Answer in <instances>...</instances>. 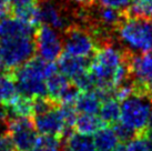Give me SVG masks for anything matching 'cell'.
I'll use <instances>...</instances> for the list:
<instances>
[{
    "mask_svg": "<svg viewBox=\"0 0 152 151\" xmlns=\"http://www.w3.org/2000/svg\"><path fill=\"white\" fill-rule=\"evenodd\" d=\"M10 10L15 17L37 27L40 25L37 0H10Z\"/></svg>",
    "mask_w": 152,
    "mask_h": 151,
    "instance_id": "obj_13",
    "label": "cell"
},
{
    "mask_svg": "<svg viewBox=\"0 0 152 151\" xmlns=\"http://www.w3.org/2000/svg\"><path fill=\"white\" fill-rule=\"evenodd\" d=\"M149 129L152 130V109H151V113H150V119H149Z\"/></svg>",
    "mask_w": 152,
    "mask_h": 151,
    "instance_id": "obj_27",
    "label": "cell"
},
{
    "mask_svg": "<svg viewBox=\"0 0 152 151\" xmlns=\"http://www.w3.org/2000/svg\"><path fill=\"white\" fill-rule=\"evenodd\" d=\"M10 11V0H0V18L7 16Z\"/></svg>",
    "mask_w": 152,
    "mask_h": 151,
    "instance_id": "obj_25",
    "label": "cell"
},
{
    "mask_svg": "<svg viewBox=\"0 0 152 151\" xmlns=\"http://www.w3.org/2000/svg\"><path fill=\"white\" fill-rule=\"evenodd\" d=\"M7 131L16 151H30L38 137L31 117L8 118Z\"/></svg>",
    "mask_w": 152,
    "mask_h": 151,
    "instance_id": "obj_10",
    "label": "cell"
},
{
    "mask_svg": "<svg viewBox=\"0 0 152 151\" xmlns=\"http://www.w3.org/2000/svg\"><path fill=\"white\" fill-rule=\"evenodd\" d=\"M31 119L40 134L62 139L71 130L64 118L61 106L48 97L36 98L34 100Z\"/></svg>",
    "mask_w": 152,
    "mask_h": 151,
    "instance_id": "obj_4",
    "label": "cell"
},
{
    "mask_svg": "<svg viewBox=\"0 0 152 151\" xmlns=\"http://www.w3.org/2000/svg\"><path fill=\"white\" fill-rule=\"evenodd\" d=\"M103 126L106 125L98 117V114H91V113H79L78 114L77 113L72 128L79 133L92 136Z\"/></svg>",
    "mask_w": 152,
    "mask_h": 151,
    "instance_id": "obj_16",
    "label": "cell"
},
{
    "mask_svg": "<svg viewBox=\"0 0 152 151\" xmlns=\"http://www.w3.org/2000/svg\"><path fill=\"white\" fill-rule=\"evenodd\" d=\"M98 19L104 27H118L124 19V15L122 11L100 6V9L98 10Z\"/></svg>",
    "mask_w": 152,
    "mask_h": 151,
    "instance_id": "obj_19",
    "label": "cell"
},
{
    "mask_svg": "<svg viewBox=\"0 0 152 151\" xmlns=\"http://www.w3.org/2000/svg\"><path fill=\"white\" fill-rule=\"evenodd\" d=\"M57 60L58 62L56 66H57L58 71L66 76L70 81L89 70L90 59L80 58V57L68 55L64 52Z\"/></svg>",
    "mask_w": 152,
    "mask_h": 151,
    "instance_id": "obj_11",
    "label": "cell"
},
{
    "mask_svg": "<svg viewBox=\"0 0 152 151\" xmlns=\"http://www.w3.org/2000/svg\"><path fill=\"white\" fill-rule=\"evenodd\" d=\"M93 134L92 139L97 151H113L120 143V139L111 126L101 127Z\"/></svg>",
    "mask_w": 152,
    "mask_h": 151,
    "instance_id": "obj_15",
    "label": "cell"
},
{
    "mask_svg": "<svg viewBox=\"0 0 152 151\" xmlns=\"http://www.w3.org/2000/svg\"><path fill=\"white\" fill-rule=\"evenodd\" d=\"M7 120H0V151H16L7 131Z\"/></svg>",
    "mask_w": 152,
    "mask_h": 151,
    "instance_id": "obj_23",
    "label": "cell"
},
{
    "mask_svg": "<svg viewBox=\"0 0 152 151\" xmlns=\"http://www.w3.org/2000/svg\"><path fill=\"white\" fill-rule=\"evenodd\" d=\"M57 70L55 62L32 58L11 71L19 93L29 98L48 97L46 80Z\"/></svg>",
    "mask_w": 152,
    "mask_h": 151,
    "instance_id": "obj_3",
    "label": "cell"
},
{
    "mask_svg": "<svg viewBox=\"0 0 152 151\" xmlns=\"http://www.w3.org/2000/svg\"><path fill=\"white\" fill-rule=\"evenodd\" d=\"M2 69H4V65H2L1 60H0V72H2Z\"/></svg>",
    "mask_w": 152,
    "mask_h": 151,
    "instance_id": "obj_28",
    "label": "cell"
},
{
    "mask_svg": "<svg viewBox=\"0 0 152 151\" xmlns=\"http://www.w3.org/2000/svg\"><path fill=\"white\" fill-rule=\"evenodd\" d=\"M124 143L126 151H152V140L147 132L134 136Z\"/></svg>",
    "mask_w": 152,
    "mask_h": 151,
    "instance_id": "obj_22",
    "label": "cell"
},
{
    "mask_svg": "<svg viewBox=\"0 0 152 151\" xmlns=\"http://www.w3.org/2000/svg\"><path fill=\"white\" fill-rule=\"evenodd\" d=\"M96 38L88 30L80 27H70L64 37V50L66 54L80 58L90 59L98 48Z\"/></svg>",
    "mask_w": 152,
    "mask_h": 151,
    "instance_id": "obj_9",
    "label": "cell"
},
{
    "mask_svg": "<svg viewBox=\"0 0 152 151\" xmlns=\"http://www.w3.org/2000/svg\"><path fill=\"white\" fill-rule=\"evenodd\" d=\"M34 48L39 58L55 62L64 51V38L59 30L42 23L34 32Z\"/></svg>",
    "mask_w": 152,
    "mask_h": 151,
    "instance_id": "obj_8",
    "label": "cell"
},
{
    "mask_svg": "<svg viewBox=\"0 0 152 151\" xmlns=\"http://www.w3.org/2000/svg\"><path fill=\"white\" fill-rule=\"evenodd\" d=\"M61 151H97L91 136L69 132L62 138Z\"/></svg>",
    "mask_w": 152,
    "mask_h": 151,
    "instance_id": "obj_14",
    "label": "cell"
},
{
    "mask_svg": "<svg viewBox=\"0 0 152 151\" xmlns=\"http://www.w3.org/2000/svg\"><path fill=\"white\" fill-rule=\"evenodd\" d=\"M118 37L130 52L152 50V19L124 18L118 26Z\"/></svg>",
    "mask_w": 152,
    "mask_h": 151,
    "instance_id": "obj_6",
    "label": "cell"
},
{
    "mask_svg": "<svg viewBox=\"0 0 152 151\" xmlns=\"http://www.w3.org/2000/svg\"><path fill=\"white\" fill-rule=\"evenodd\" d=\"M19 95L11 71L0 72V106L7 107Z\"/></svg>",
    "mask_w": 152,
    "mask_h": 151,
    "instance_id": "obj_18",
    "label": "cell"
},
{
    "mask_svg": "<svg viewBox=\"0 0 152 151\" xmlns=\"http://www.w3.org/2000/svg\"><path fill=\"white\" fill-rule=\"evenodd\" d=\"M128 65L132 92L152 98V52H131Z\"/></svg>",
    "mask_w": 152,
    "mask_h": 151,
    "instance_id": "obj_7",
    "label": "cell"
},
{
    "mask_svg": "<svg viewBox=\"0 0 152 151\" xmlns=\"http://www.w3.org/2000/svg\"><path fill=\"white\" fill-rule=\"evenodd\" d=\"M128 58L126 51L111 42L98 46L89 63L96 89L111 95L113 89L130 81Z\"/></svg>",
    "mask_w": 152,
    "mask_h": 151,
    "instance_id": "obj_2",
    "label": "cell"
},
{
    "mask_svg": "<svg viewBox=\"0 0 152 151\" xmlns=\"http://www.w3.org/2000/svg\"><path fill=\"white\" fill-rule=\"evenodd\" d=\"M61 141L62 139L53 136L41 134L37 137L30 151H61Z\"/></svg>",
    "mask_w": 152,
    "mask_h": 151,
    "instance_id": "obj_20",
    "label": "cell"
},
{
    "mask_svg": "<svg viewBox=\"0 0 152 151\" xmlns=\"http://www.w3.org/2000/svg\"><path fill=\"white\" fill-rule=\"evenodd\" d=\"M39 22L50 26L57 30H62L67 26V18L62 10L50 0H43L38 4Z\"/></svg>",
    "mask_w": 152,
    "mask_h": 151,
    "instance_id": "obj_12",
    "label": "cell"
},
{
    "mask_svg": "<svg viewBox=\"0 0 152 151\" xmlns=\"http://www.w3.org/2000/svg\"><path fill=\"white\" fill-rule=\"evenodd\" d=\"M36 27L17 17L0 18V60L8 71L34 57Z\"/></svg>",
    "mask_w": 152,
    "mask_h": 151,
    "instance_id": "obj_1",
    "label": "cell"
},
{
    "mask_svg": "<svg viewBox=\"0 0 152 151\" xmlns=\"http://www.w3.org/2000/svg\"><path fill=\"white\" fill-rule=\"evenodd\" d=\"M151 109V97L132 92L120 101L119 122L135 136L143 133L149 128Z\"/></svg>",
    "mask_w": 152,
    "mask_h": 151,
    "instance_id": "obj_5",
    "label": "cell"
},
{
    "mask_svg": "<svg viewBox=\"0 0 152 151\" xmlns=\"http://www.w3.org/2000/svg\"><path fill=\"white\" fill-rule=\"evenodd\" d=\"M96 1L101 7H108L123 12L124 10H128L131 0H96Z\"/></svg>",
    "mask_w": 152,
    "mask_h": 151,
    "instance_id": "obj_24",
    "label": "cell"
},
{
    "mask_svg": "<svg viewBox=\"0 0 152 151\" xmlns=\"http://www.w3.org/2000/svg\"><path fill=\"white\" fill-rule=\"evenodd\" d=\"M128 10L131 17L152 19V0H131Z\"/></svg>",
    "mask_w": 152,
    "mask_h": 151,
    "instance_id": "obj_21",
    "label": "cell"
},
{
    "mask_svg": "<svg viewBox=\"0 0 152 151\" xmlns=\"http://www.w3.org/2000/svg\"><path fill=\"white\" fill-rule=\"evenodd\" d=\"M98 114L107 126H112L117 123L120 117V101L112 96L106 97L104 99H102Z\"/></svg>",
    "mask_w": 152,
    "mask_h": 151,
    "instance_id": "obj_17",
    "label": "cell"
},
{
    "mask_svg": "<svg viewBox=\"0 0 152 151\" xmlns=\"http://www.w3.org/2000/svg\"><path fill=\"white\" fill-rule=\"evenodd\" d=\"M71 1L77 4H80V6H89L93 2V0H71Z\"/></svg>",
    "mask_w": 152,
    "mask_h": 151,
    "instance_id": "obj_26",
    "label": "cell"
}]
</instances>
